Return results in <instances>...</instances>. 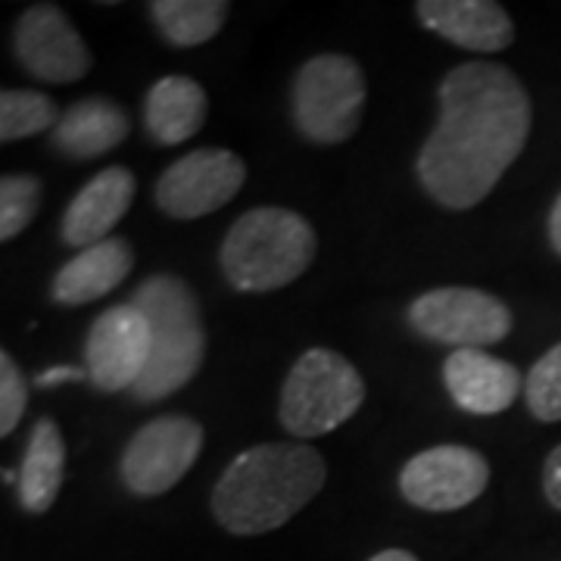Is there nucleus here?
Instances as JSON below:
<instances>
[{
    "instance_id": "nucleus-1",
    "label": "nucleus",
    "mask_w": 561,
    "mask_h": 561,
    "mask_svg": "<svg viewBox=\"0 0 561 561\" xmlns=\"http://www.w3.org/2000/svg\"><path fill=\"white\" fill-rule=\"evenodd\" d=\"M440 116L421 144L415 175L443 209L483 203L522 157L534 128V103L502 62H461L437 88Z\"/></svg>"
},
{
    "instance_id": "nucleus-2",
    "label": "nucleus",
    "mask_w": 561,
    "mask_h": 561,
    "mask_svg": "<svg viewBox=\"0 0 561 561\" xmlns=\"http://www.w3.org/2000/svg\"><path fill=\"white\" fill-rule=\"evenodd\" d=\"M328 481V465L309 443H260L228 461L213 486V515L234 537H262L297 518Z\"/></svg>"
},
{
    "instance_id": "nucleus-3",
    "label": "nucleus",
    "mask_w": 561,
    "mask_h": 561,
    "mask_svg": "<svg viewBox=\"0 0 561 561\" xmlns=\"http://www.w3.org/2000/svg\"><path fill=\"white\" fill-rule=\"evenodd\" d=\"M128 302L150 324V362L131 393L140 402H160L194 381L206 362L201 300L187 280L162 272L140 280Z\"/></svg>"
},
{
    "instance_id": "nucleus-4",
    "label": "nucleus",
    "mask_w": 561,
    "mask_h": 561,
    "mask_svg": "<svg viewBox=\"0 0 561 561\" xmlns=\"http://www.w3.org/2000/svg\"><path fill=\"white\" fill-rule=\"evenodd\" d=\"M316 228L300 213L256 206L228 228L219 247V265L238 294H272L302 278L316 262Z\"/></svg>"
},
{
    "instance_id": "nucleus-5",
    "label": "nucleus",
    "mask_w": 561,
    "mask_h": 561,
    "mask_svg": "<svg viewBox=\"0 0 561 561\" xmlns=\"http://www.w3.org/2000/svg\"><path fill=\"white\" fill-rule=\"evenodd\" d=\"M365 402V381L353 362L312 346L306 350L280 387L278 421L290 437L302 443L324 437L353 419Z\"/></svg>"
},
{
    "instance_id": "nucleus-6",
    "label": "nucleus",
    "mask_w": 561,
    "mask_h": 561,
    "mask_svg": "<svg viewBox=\"0 0 561 561\" xmlns=\"http://www.w3.org/2000/svg\"><path fill=\"white\" fill-rule=\"evenodd\" d=\"M365 72L346 54H319L306 60L290 88V116L309 144L334 147L359 131L365 113Z\"/></svg>"
},
{
    "instance_id": "nucleus-7",
    "label": "nucleus",
    "mask_w": 561,
    "mask_h": 561,
    "mask_svg": "<svg viewBox=\"0 0 561 561\" xmlns=\"http://www.w3.org/2000/svg\"><path fill=\"white\" fill-rule=\"evenodd\" d=\"M405 319L415 334L456 350H486L515 328L512 309L478 287H434L412 300Z\"/></svg>"
},
{
    "instance_id": "nucleus-8",
    "label": "nucleus",
    "mask_w": 561,
    "mask_h": 561,
    "mask_svg": "<svg viewBox=\"0 0 561 561\" xmlns=\"http://www.w3.org/2000/svg\"><path fill=\"white\" fill-rule=\"evenodd\" d=\"M206 431L201 421L187 415H160L150 419L125 443L119 461V478L135 496H162L194 468L201 459Z\"/></svg>"
},
{
    "instance_id": "nucleus-9",
    "label": "nucleus",
    "mask_w": 561,
    "mask_h": 561,
    "mask_svg": "<svg viewBox=\"0 0 561 561\" xmlns=\"http://www.w3.org/2000/svg\"><path fill=\"white\" fill-rule=\"evenodd\" d=\"M247 162L225 147H201L162 169L153 201L169 219L194 221L216 213L241 194Z\"/></svg>"
},
{
    "instance_id": "nucleus-10",
    "label": "nucleus",
    "mask_w": 561,
    "mask_h": 561,
    "mask_svg": "<svg viewBox=\"0 0 561 561\" xmlns=\"http://www.w3.org/2000/svg\"><path fill=\"white\" fill-rule=\"evenodd\" d=\"M490 483V461L459 443L431 446L402 465L400 493L421 512H459L481 500Z\"/></svg>"
},
{
    "instance_id": "nucleus-11",
    "label": "nucleus",
    "mask_w": 561,
    "mask_h": 561,
    "mask_svg": "<svg viewBox=\"0 0 561 561\" xmlns=\"http://www.w3.org/2000/svg\"><path fill=\"white\" fill-rule=\"evenodd\" d=\"M13 50L22 69L44 84H72L91 72V50L57 3L28 7L13 28Z\"/></svg>"
},
{
    "instance_id": "nucleus-12",
    "label": "nucleus",
    "mask_w": 561,
    "mask_h": 561,
    "mask_svg": "<svg viewBox=\"0 0 561 561\" xmlns=\"http://www.w3.org/2000/svg\"><path fill=\"white\" fill-rule=\"evenodd\" d=\"M150 362V324L131 302L101 312L84 337V371L101 393L135 390Z\"/></svg>"
},
{
    "instance_id": "nucleus-13",
    "label": "nucleus",
    "mask_w": 561,
    "mask_h": 561,
    "mask_svg": "<svg viewBox=\"0 0 561 561\" xmlns=\"http://www.w3.org/2000/svg\"><path fill=\"white\" fill-rule=\"evenodd\" d=\"M135 191H138V181L131 175V169L110 165V169L98 172L72 197V203L62 213V243L81 253L88 247H98V243L110 241V234L116 231V225L131 209Z\"/></svg>"
},
{
    "instance_id": "nucleus-14",
    "label": "nucleus",
    "mask_w": 561,
    "mask_h": 561,
    "mask_svg": "<svg viewBox=\"0 0 561 561\" xmlns=\"http://www.w3.org/2000/svg\"><path fill=\"white\" fill-rule=\"evenodd\" d=\"M419 22L471 54H500L515 44V22L496 0H419Z\"/></svg>"
},
{
    "instance_id": "nucleus-15",
    "label": "nucleus",
    "mask_w": 561,
    "mask_h": 561,
    "mask_svg": "<svg viewBox=\"0 0 561 561\" xmlns=\"http://www.w3.org/2000/svg\"><path fill=\"white\" fill-rule=\"evenodd\" d=\"M443 383L468 415H500L524 390L522 371L486 350H453L443 362Z\"/></svg>"
},
{
    "instance_id": "nucleus-16",
    "label": "nucleus",
    "mask_w": 561,
    "mask_h": 561,
    "mask_svg": "<svg viewBox=\"0 0 561 561\" xmlns=\"http://www.w3.org/2000/svg\"><path fill=\"white\" fill-rule=\"evenodd\" d=\"M135 268V250L131 243L122 238L88 247L76 253L62 268L54 275V302L60 306H88L113 294L122 280L131 275Z\"/></svg>"
},
{
    "instance_id": "nucleus-17",
    "label": "nucleus",
    "mask_w": 561,
    "mask_h": 561,
    "mask_svg": "<svg viewBox=\"0 0 561 561\" xmlns=\"http://www.w3.org/2000/svg\"><path fill=\"white\" fill-rule=\"evenodd\" d=\"M131 131V119L119 103L110 98H84L62 110L54 128V150L69 160H98L119 147Z\"/></svg>"
},
{
    "instance_id": "nucleus-18",
    "label": "nucleus",
    "mask_w": 561,
    "mask_h": 561,
    "mask_svg": "<svg viewBox=\"0 0 561 561\" xmlns=\"http://www.w3.org/2000/svg\"><path fill=\"white\" fill-rule=\"evenodd\" d=\"M206 113H209V98L201 81L187 76H165L153 81L144 101L147 135L162 147H175L194 138L206 122Z\"/></svg>"
},
{
    "instance_id": "nucleus-19",
    "label": "nucleus",
    "mask_w": 561,
    "mask_h": 561,
    "mask_svg": "<svg viewBox=\"0 0 561 561\" xmlns=\"http://www.w3.org/2000/svg\"><path fill=\"white\" fill-rule=\"evenodd\" d=\"M66 478V440L50 415L35 421L20 468V505L28 515H44L60 496Z\"/></svg>"
},
{
    "instance_id": "nucleus-20",
    "label": "nucleus",
    "mask_w": 561,
    "mask_h": 561,
    "mask_svg": "<svg viewBox=\"0 0 561 561\" xmlns=\"http://www.w3.org/2000/svg\"><path fill=\"white\" fill-rule=\"evenodd\" d=\"M160 35L172 47H201L213 41L228 22L231 3L228 0H153L147 3Z\"/></svg>"
},
{
    "instance_id": "nucleus-21",
    "label": "nucleus",
    "mask_w": 561,
    "mask_h": 561,
    "mask_svg": "<svg viewBox=\"0 0 561 561\" xmlns=\"http://www.w3.org/2000/svg\"><path fill=\"white\" fill-rule=\"evenodd\" d=\"M60 119V106L44 91H25V88L0 91V140L3 144L35 138L41 131L57 128Z\"/></svg>"
},
{
    "instance_id": "nucleus-22",
    "label": "nucleus",
    "mask_w": 561,
    "mask_h": 561,
    "mask_svg": "<svg viewBox=\"0 0 561 561\" xmlns=\"http://www.w3.org/2000/svg\"><path fill=\"white\" fill-rule=\"evenodd\" d=\"M41 206V179L13 172L0 179V241L10 243L35 221Z\"/></svg>"
},
{
    "instance_id": "nucleus-23",
    "label": "nucleus",
    "mask_w": 561,
    "mask_h": 561,
    "mask_svg": "<svg viewBox=\"0 0 561 561\" xmlns=\"http://www.w3.org/2000/svg\"><path fill=\"white\" fill-rule=\"evenodd\" d=\"M524 400L530 415L542 424L561 421V343H556L549 353H542L534 362L527 381H524Z\"/></svg>"
},
{
    "instance_id": "nucleus-24",
    "label": "nucleus",
    "mask_w": 561,
    "mask_h": 561,
    "mask_svg": "<svg viewBox=\"0 0 561 561\" xmlns=\"http://www.w3.org/2000/svg\"><path fill=\"white\" fill-rule=\"evenodd\" d=\"M28 405V383L22 378L20 365L3 350L0 353V437H10L20 427Z\"/></svg>"
},
{
    "instance_id": "nucleus-25",
    "label": "nucleus",
    "mask_w": 561,
    "mask_h": 561,
    "mask_svg": "<svg viewBox=\"0 0 561 561\" xmlns=\"http://www.w3.org/2000/svg\"><path fill=\"white\" fill-rule=\"evenodd\" d=\"M542 493H546L549 505L561 512V446H556L546 456V465H542Z\"/></svg>"
},
{
    "instance_id": "nucleus-26",
    "label": "nucleus",
    "mask_w": 561,
    "mask_h": 561,
    "mask_svg": "<svg viewBox=\"0 0 561 561\" xmlns=\"http://www.w3.org/2000/svg\"><path fill=\"white\" fill-rule=\"evenodd\" d=\"M66 381H88L84 365H54V368L41 371L38 378H35V387H41V390H50V387H57V383H66Z\"/></svg>"
},
{
    "instance_id": "nucleus-27",
    "label": "nucleus",
    "mask_w": 561,
    "mask_h": 561,
    "mask_svg": "<svg viewBox=\"0 0 561 561\" xmlns=\"http://www.w3.org/2000/svg\"><path fill=\"white\" fill-rule=\"evenodd\" d=\"M549 243L552 250L561 256V194L552 203V213H549Z\"/></svg>"
},
{
    "instance_id": "nucleus-28",
    "label": "nucleus",
    "mask_w": 561,
    "mask_h": 561,
    "mask_svg": "<svg viewBox=\"0 0 561 561\" xmlns=\"http://www.w3.org/2000/svg\"><path fill=\"white\" fill-rule=\"evenodd\" d=\"M368 561H419L412 552H405V549H383L378 556H371Z\"/></svg>"
}]
</instances>
